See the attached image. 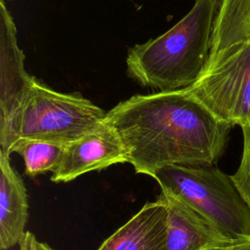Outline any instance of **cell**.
Returning <instances> with one entry per match:
<instances>
[{
    "label": "cell",
    "mask_w": 250,
    "mask_h": 250,
    "mask_svg": "<svg viewBox=\"0 0 250 250\" xmlns=\"http://www.w3.org/2000/svg\"><path fill=\"white\" fill-rule=\"evenodd\" d=\"M36 237L30 231H26L20 243V250H34Z\"/></svg>",
    "instance_id": "obj_14"
},
{
    "label": "cell",
    "mask_w": 250,
    "mask_h": 250,
    "mask_svg": "<svg viewBox=\"0 0 250 250\" xmlns=\"http://www.w3.org/2000/svg\"><path fill=\"white\" fill-rule=\"evenodd\" d=\"M189 89L222 121L250 125V40L211 49L202 74Z\"/></svg>",
    "instance_id": "obj_5"
},
{
    "label": "cell",
    "mask_w": 250,
    "mask_h": 250,
    "mask_svg": "<svg viewBox=\"0 0 250 250\" xmlns=\"http://www.w3.org/2000/svg\"><path fill=\"white\" fill-rule=\"evenodd\" d=\"M222 0H194L191 9L163 34L130 48L127 74L157 92L190 87L210 55Z\"/></svg>",
    "instance_id": "obj_2"
},
{
    "label": "cell",
    "mask_w": 250,
    "mask_h": 250,
    "mask_svg": "<svg viewBox=\"0 0 250 250\" xmlns=\"http://www.w3.org/2000/svg\"><path fill=\"white\" fill-rule=\"evenodd\" d=\"M28 219V197L21 177L0 150V248L8 250L21 243Z\"/></svg>",
    "instance_id": "obj_10"
},
{
    "label": "cell",
    "mask_w": 250,
    "mask_h": 250,
    "mask_svg": "<svg viewBox=\"0 0 250 250\" xmlns=\"http://www.w3.org/2000/svg\"><path fill=\"white\" fill-rule=\"evenodd\" d=\"M105 114L88 99L55 91L35 79L14 112L0 123V150L10 155L19 139L66 146L99 127Z\"/></svg>",
    "instance_id": "obj_3"
},
{
    "label": "cell",
    "mask_w": 250,
    "mask_h": 250,
    "mask_svg": "<svg viewBox=\"0 0 250 250\" xmlns=\"http://www.w3.org/2000/svg\"><path fill=\"white\" fill-rule=\"evenodd\" d=\"M212 250H250V236L232 240L223 246Z\"/></svg>",
    "instance_id": "obj_13"
},
{
    "label": "cell",
    "mask_w": 250,
    "mask_h": 250,
    "mask_svg": "<svg viewBox=\"0 0 250 250\" xmlns=\"http://www.w3.org/2000/svg\"><path fill=\"white\" fill-rule=\"evenodd\" d=\"M167 205V250H212L233 239L184 200L160 193Z\"/></svg>",
    "instance_id": "obj_8"
},
{
    "label": "cell",
    "mask_w": 250,
    "mask_h": 250,
    "mask_svg": "<svg viewBox=\"0 0 250 250\" xmlns=\"http://www.w3.org/2000/svg\"><path fill=\"white\" fill-rule=\"evenodd\" d=\"M34 80L24 68L13 17L0 0V123L14 112Z\"/></svg>",
    "instance_id": "obj_7"
},
{
    "label": "cell",
    "mask_w": 250,
    "mask_h": 250,
    "mask_svg": "<svg viewBox=\"0 0 250 250\" xmlns=\"http://www.w3.org/2000/svg\"><path fill=\"white\" fill-rule=\"evenodd\" d=\"M241 129L243 135L242 156L236 172L230 177L238 193L250 209V125Z\"/></svg>",
    "instance_id": "obj_12"
},
{
    "label": "cell",
    "mask_w": 250,
    "mask_h": 250,
    "mask_svg": "<svg viewBox=\"0 0 250 250\" xmlns=\"http://www.w3.org/2000/svg\"><path fill=\"white\" fill-rule=\"evenodd\" d=\"M137 174L168 165L214 166L232 125L219 119L189 87L134 95L106 112Z\"/></svg>",
    "instance_id": "obj_1"
},
{
    "label": "cell",
    "mask_w": 250,
    "mask_h": 250,
    "mask_svg": "<svg viewBox=\"0 0 250 250\" xmlns=\"http://www.w3.org/2000/svg\"><path fill=\"white\" fill-rule=\"evenodd\" d=\"M167 205L160 194L147 201L98 250H167Z\"/></svg>",
    "instance_id": "obj_9"
},
{
    "label": "cell",
    "mask_w": 250,
    "mask_h": 250,
    "mask_svg": "<svg viewBox=\"0 0 250 250\" xmlns=\"http://www.w3.org/2000/svg\"><path fill=\"white\" fill-rule=\"evenodd\" d=\"M2 1H4V2H6V1H11V0H2Z\"/></svg>",
    "instance_id": "obj_16"
},
{
    "label": "cell",
    "mask_w": 250,
    "mask_h": 250,
    "mask_svg": "<svg viewBox=\"0 0 250 250\" xmlns=\"http://www.w3.org/2000/svg\"><path fill=\"white\" fill-rule=\"evenodd\" d=\"M34 250H54V249L51 248L47 243L39 242V241L36 239L35 244H34Z\"/></svg>",
    "instance_id": "obj_15"
},
{
    "label": "cell",
    "mask_w": 250,
    "mask_h": 250,
    "mask_svg": "<svg viewBox=\"0 0 250 250\" xmlns=\"http://www.w3.org/2000/svg\"><path fill=\"white\" fill-rule=\"evenodd\" d=\"M152 178L161 192L187 202L229 238L250 236V209L229 175L214 166L168 165Z\"/></svg>",
    "instance_id": "obj_4"
},
{
    "label": "cell",
    "mask_w": 250,
    "mask_h": 250,
    "mask_svg": "<svg viewBox=\"0 0 250 250\" xmlns=\"http://www.w3.org/2000/svg\"><path fill=\"white\" fill-rule=\"evenodd\" d=\"M65 146L32 139H19L10 149V154L16 152L24 162V173L33 178L38 175L54 172L60 164Z\"/></svg>",
    "instance_id": "obj_11"
},
{
    "label": "cell",
    "mask_w": 250,
    "mask_h": 250,
    "mask_svg": "<svg viewBox=\"0 0 250 250\" xmlns=\"http://www.w3.org/2000/svg\"><path fill=\"white\" fill-rule=\"evenodd\" d=\"M125 162H128V155L119 136L104 120L96 129L65 146L51 181L68 183L86 173Z\"/></svg>",
    "instance_id": "obj_6"
}]
</instances>
